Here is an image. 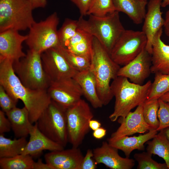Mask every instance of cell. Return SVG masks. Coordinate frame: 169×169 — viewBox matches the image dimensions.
<instances>
[{
	"label": "cell",
	"instance_id": "c3c4849f",
	"mask_svg": "<svg viewBox=\"0 0 169 169\" xmlns=\"http://www.w3.org/2000/svg\"><path fill=\"white\" fill-rule=\"evenodd\" d=\"M144 0V1H147V0Z\"/></svg>",
	"mask_w": 169,
	"mask_h": 169
},
{
	"label": "cell",
	"instance_id": "ac0fdd59",
	"mask_svg": "<svg viewBox=\"0 0 169 169\" xmlns=\"http://www.w3.org/2000/svg\"><path fill=\"white\" fill-rule=\"evenodd\" d=\"M84 156L78 147L51 151L44 156L53 169H79Z\"/></svg>",
	"mask_w": 169,
	"mask_h": 169
},
{
	"label": "cell",
	"instance_id": "8992f818",
	"mask_svg": "<svg viewBox=\"0 0 169 169\" xmlns=\"http://www.w3.org/2000/svg\"><path fill=\"white\" fill-rule=\"evenodd\" d=\"M28 0H0V32L29 29L35 22Z\"/></svg>",
	"mask_w": 169,
	"mask_h": 169
},
{
	"label": "cell",
	"instance_id": "8fae6325",
	"mask_svg": "<svg viewBox=\"0 0 169 169\" xmlns=\"http://www.w3.org/2000/svg\"><path fill=\"white\" fill-rule=\"evenodd\" d=\"M47 91L52 100L66 109L74 105L83 95L80 87L73 78L51 81Z\"/></svg>",
	"mask_w": 169,
	"mask_h": 169
},
{
	"label": "cell",
	"instance_id": "52a82bcc",
	"mask_svg": "<svg viewBox=\"0 0 169 169\" xmlns=\"http://www.w3.org/2000/svg\"><path fill=\"white\" fill-rule=\"evenodd\" d=\"M66 110L52 100L36 122L43 134L64 147L68 142Z\"/></svg>",
	"mask_w": 169,
	"mask_h": 169
},
{
	"label": "cell",
	"instance_id": "484cf974",
	"mask_svg": "<svg viewBox=\"0 0 169 169\" xmlns=\"http://www.w3.org/2000/svg\"><path fill=\"white\" fill-rule=\"evenodd\" d=\"M28 141L26 138L11 139L0 134V158H10L21 154Z\"/></svg>",
	"mask_w": 169,
	"mask_h": 169
},
{
	"label": "cell",
	"instance_id": "7bdbcfd3",
	"mask_svg": "<svg viewBox=\"0 0 169 169\" xmlns=\"http://www.w3.org/2000/svg\"><path fill=\"white\" fill-rule=\"evenodd\" d=\"M164 21L163 26L164 32L166 36L169 38V9L166 13Z\"/></svg>",
	"mask_w": 169,
	"mask_h": 169
},
{
	"label": "cell",
	"instance_id": "d590c367",
	"mask_svg": "<svg viewBox=\"0 0 169 169\" xmlns=\"http://www.w3.org/2000/svg\"><path fill=\"white\" fill-rule=\"evenodd\" d=\"M18 101L11 97L0 85V106L2 111L6 113L16 107Z\"/></svg>",
	"mask_w": 169,
	"mask_h": 169
},
{
	"label": "cell",
	"instance_id": "f6af8a7d",
	"mask_svg": "<svg viewBox=\"0 0 169 169\" xmlns=\"http://www.w3.org/2000/svg\"><path fill=\"white\" fill-rule=\"evenodd\" d=\"M160 98L164 101L169 103V91L164 94Z\"/></svg>",
	"mask_w": 169,
	"mask_h": 169
},
{
	"label": "cell",
	"instance_id": "4fadbf2b",
	"mask_svg": "<svg viewBox=\"0 0 169 169\" xmlns=\"http://www.w3.org/2000/svg\"><path fill=\"white\" fill-rule=\"evenodd\" d=\"M151 54L144 49L134 59L120 67L117 76L126 78L131 82L142 84L151 73Z\"/></svg>",
	"mask_w": 169,
	"mask_h": 169
},
{
	"label": "cell",
	"instance_id": "d6986e66",
	"mask_svg": "<svg viewBox=\"0 0 169 169\" xmlns=\"http://www.w3.org/2000/svg\"><path fill=\"white\" fill-rule=\"evenodd\" d=\"M30 139L21 154L32 156H38L43 151H60L64 147L49 138L38 129L36 123L31 131Z\"/></svg>",
	"mask_w": 169,
	"mask_h": 169
},
{
	"label": "cell",
	"instance_id": "5b68a950",
	"mask_svg": "<svg viewBox=\"0 0 169 169\" xmlns=\"http://www.w3.org/2000/svg\"><path fill=\"white\" fill-rule=\"evenodd\" d=\"M15 73L23 84L32 90H47L51 81L44 69L41 54L29 49L26 56L13 62Z\"/></svg>",
	"mask_w": 169,
	"mask_h": 169
},
{
	"label": "cell",
	"instance_id": "9a60e30c",
	"mask_svg": "<svg viewBox=\"0 0 169 169\" xmlns=\"http://www.w3.org/2000/svg\"><path fill=\"white\" fill-rule=\"evenodd\" d=\"M118 149L103 141L101 146L93 150V158L96 163H102L111 169H131L135 165L132 159L120 156Z\"/></svg>",
	"mask_w": 169,
	"mask_h": 169
},
{
	"label": "cell",
	"instance_id": "44dd1931",
	"mask_svg": "<svg viewBox=\"0 0 169 169\" xmlns=\"http://www.w3.org/2000/svg\"><path fill=\"white\" fill-rule=\"evenodd\" d=\"M73 78L80 87L84 95L94 108L103 105L98 95L97 84L95 75L90 68L78 71Z\"/></svg>",
	"mask_w": 169,
	"mask_h": 169
},
{
	"label": "cell",
	"instance_id": "f35d334b",
	"mask_svg": "<svg viewBox=\"0 0 169 169\" xmlns=\"http://www.w3.org/2000/svg\"><path fill=\"white\" fill-rule=\"evenodd\" d=\"M5 113L2 110H0V134H4L12 129L11 123L6 117Z\"/></svg>",
	"mask_w": 169,
	"mask_h": 169
},
{
	"label": "cell",
	"instance_id": "bcb514c9",
	"mask_svg": "<svg viewBox=\"0 0 169 169\" xmlns=\"http://www.w3.org/2000/svg\"><path fill=\"white\" fill-rule=\"evenodd\" d=\"M162 130L166 138L169 141V127L166 128Z\"/></svg>",
	"mask_w": 169,
	"mask_h": 169
},
{
	"label": "cell",
	"instance_id": "7c38bea8",
	"mask_svg": "<svg viewBox=\"0 0 169 169\" xmlns=\"http://www.w3.org/2000/svg\"><path fill=\"white\" fill-rule=\"evenodd\" d=\"M44 70L51 81L73 78L78 72L71 66L56 48L41 54Z\"/></svg>",
	"mask_w": 169,
	"mask_h": 169
},
{
	"label": "cell",
	"instance_id": "ffe728a7",
	"mask_svg": "<svg viewBox=\"0 0 169 169\" xmlns=\"http://www.w3.org/2000/svg\"><path fill=\"white\" fill-rule=\"evenodd\" d=\"M162 29L156 35L151 53V73L169 74V45L162 40Z\"/></svg>",
	"mask_w": 169,
	"mask_h": 169
},
{
	"label": "cell",
	"instance_id": "ab89813d",
	"mask_svg": "<svg viewBox=\"0 0 169 169\" xmlns=\"http://www.w3.org/2000/svg\"><path fill=\"white\" fill-rule=\"evenodd\" d=\"M33 169H53L51 166L46 162L43 163L41 159H39L37 162H34Z\"/></svg>",
	"mask_w": 169,
	"mask_h": 169
},
{
	"label": "cell",
	"instance_id": "7402d4cb",
	"mask_svg": "<svg viewBox=\"0 0 169 169\" xmlns=\"http://www.w3.org/2000/svg\"><path fill=\"white\" fill-rule=\"evenodd\" d=\"M157 131L151 130L144 134L138 136H125L113 140H108L111 146L123 151L126 157L129 158L131 152L135 150H145L144 144L152 138Z\"/></svg>",
	"mask_w": 169,
	"mask_h": 169
},
{
	"label": "cell",
	"instance_id": "d6a6232c",
	"mask_svg": "<svg viewBox=\"0 0 169 169\" xmlns=\"http://www.w3.org/2000/svg\"><path fill=\"white\" fill-rule=\"evenodd\" d=\"M115 11L113 0H92L87 15L103 16Z\"/></svg>",
	"mask_w": 169,
	"mask_h": 169
},
{
	"label": "cell",
	"instance_id": "4dcf8cb0",
	"mask_svg": "<svg viewBox=\"0 0 169 169\" xmlns=\"http://www.w3.org/2000/svg\"><path fill=\"white\" fill-rule=\"evenodd\" d=\"M56 47L69 64L78 71L90 68L91 60L89 59L72 53L60 45Z\"/></svg>",
	"mask_w": 169,
	"mask_h": 169
},
{
	"label": "cell",
	"instance_id": "ee69618b",
	"mask_svg": "<svg viewBox=\"0 0 169 169\" xmlns=\"http://www.w3.org/2000/svg\"><path fill=\"white\" fill-rule=\"evenodd\" d=\"M89 125L90 128L94 131L100 127L101 124L97 120L92 119L90 121Z\"/></svg>",
	"mask_w": 169,
	"mask_h": 169
},
{
	"label": "cell",
	"instance_id": "9c48e42d",
	"mask_svg": "<svg viewBox=\"0 0 169 169\" xmlns=\"http://www.w3.org/2000/svg\"><path fill=\"white\" fill-rule=\"evenodd\" d=\"M66 115L68 142L78 147L90 131L89 122L94 115L88 104L81 99L66 110Z\"/></svg>",
	"mask_w": 169,
	"mask_h": 169
},
{
	"label": "cell",
	"instance_id": "603a6c76",
	"mask_svg": "<svg viewBox=\"0 0 169 169\" xmlns=\"http://www.w3.org/2000/svg\"><path fill=\"white\" fill-rule=\"evenodd\" d=\"M6 114L16 137L26 138L29 135L34 125L30 121L28 111L25 106L22 108L15 107Z\"/></svg>",
	"mask_w": 169,
	"mask_h": 169
},
{
	"label": "cell",
	"instance_id": "e0dca14e",
	"mask_svg": "<svg viewBox=\"0 0 169 169\" xmlns=\"http://www.w3.org/2000/svg\"><path fill=\"white\" fill-rule=\"evenodd\" d=\"M143 103L138 106L134 111H130L127 114L124 120L120 124V126L112 134L108 140H114L136 133H144L153 130L146 123L144 119Z\"/></svg>",
	"mask_w": 169,
	"mask_h": 169
},
{
	"label": "cell",
	"instance_id": "836d02e7",
	"mask_svg": "<svg viewBox=\"0 0 169 169\" xmlns=\"http://www.w3.org/2000/svg\"><path fill=\"white\" fill-rule=\"evenodd\" d=\"M152 154L146 152L136 153L134 155L135 160L138 163L137 169H168L165 163H159L151 158Z\"/></svg>",
	"mask_w": 169,
	"mask_h": 169
},
{
	"label": "cell",
	"instance_id": "277c9868",
	"mask_svg": "<svg viewBox=\"0 0 169 169\" xmlns=\"http://www.w3.org/2000/svg\"><path fill=\"white\" fill-rule=\"evenodd\" d=\"M86 20L80 16L78 28L96 38L110 54L120 35L125 30L120 19L119 12L115 11L103 16L89 15Z\"/></svg>",
	"mask_w": 169,
	"mask_h": 169
},
{
	"label": "cell",
	"instance_id": "f1b7e54d",
	"mask_svg": "<svg viewBox=\"0 0 169 169\" xmlns=\"http://www.w3.org/2000/svg\"><path fill=\"white\" fill-rule=\"evenodd\" d=\"M155 74L154 80L151 83L147 100L158 99L169 91V74L157 73Z\"/></svg>",
	"mask_w": 169,
	"mask_h": 169
},
{
	"label": "cell",
	"instance_id": "30bf717a",
	"mask_svg": "<svg viewBox=\"0 0 169 169\" xmlns=\"http://www.w3.org/2000/svg\"><path fill=\"white\" fill-rule=\"evenodd\" d=\"M147 42L142 31L125 30L112 48L110 56L117 64L123 66L139 54L145 48Z\"/></svg>",
	"mask_w": 169,
	"mask_h": 169
},
{
	"label": "cell",
	"instance_id": "83f0119b",
	"mask_svg": "<svg viewBox=\"0 0 169 169\" xmlns=\"http://www.w3.org/2000/svg\"><path fill=\"white\" fill-rule=\"evenodd\" d=\"M34 161L29 155L20 154L10 158H0L1 169H33Z\"/></svg>",
	"mask_w": 169,
	"mask_h": 169
},
{
	"label": "cell",
	"instance_id": "7dc6e473",
	"mask_svg": "<svg viewBox=\"0 0 169 169\" xmlns=\"http://www.w3.org/2000/svg\"><path fill=\"white\" fill-rule=\"evenodd\" d=\"M169 5V0H162L161 6L165 7Z\"/></svg>",
	"mask_w": 169,
	"mask_h": 169
},
{
	"label": "cell",
	"instance_id": "5bb4252c",
	"mask_svg": "<svg viewBox=\"0 0 169 169\" xmlns=\"http://www.w3.org/2000/svg\"><path fill=\"white\" fill-rule=\"evenodd\" d=\"M162 1V0H150L147 4V9L142 31L147 38L146 49L151 54L154 38L157 33L162 29L164 24L161 9Z\"/></svg>",
	"mask_w": 169,
	"mask_h": 169
},
{
	"label": "cell",
	"instance_id": "cb8c5ba5",
	"mask_svg": "<svg viewBox=\"0 0 169 169\" xmlns=\"http://www.w3.org/2000/svg\"><path fill=\"white\" fill-rule=\"evenodd\" d=\"M115 11L125 14L136 24L144 21L147 1L142 0H113Z\"/></svg>",
	"mask_w": 169,
	"mask_h": 169
},
{
	"label": "cell",
	"instance_id": "1f68e13d",
	"mask_svg": "<svg viewBox=\"0 0 169 169\" xmlns=\"http://www.w3.org/2000/svg\"><path fill=\"white\" fill-rule=\"evenodd\" d=\"M78 28V20L66 18L58 30L60 45L65 47L69 41L76 34Z\"/></svg>",
	"mask_w": 169,
	"mask_h": 169
},
{
	"label": "cell",
	"instance_id": "4316f807",
	"mask_svg": "<svg viewBox=\"0 0 169 169\" xmlns=\"http://www.w3.org/2000/svg\"><path fill=\"white\" fill-rule=\"evenodd\" d=\"M147 151L162 158L169 169V141L163 131H160L151 141L147 142Z\"/></svg>",
	"mask_w": 169,
	"mask_h": 169
},
{
	"label": "cell",
	"instance_id": "ba28073f",
	"mask_svg": "<svg viewBox=\"0 0 169 169\" xmlns=\"http://www.w3.org/2000/svg\"><path fill=\"white\" fill-rule=\"evenodd\" d=\"M59 22L55 12L44 20L35 22L29 28L25 41L29 49L41 54L60 45L57 30Z\"/></svg>",
	"mask_w": 169,
	"mask_h": 169
},
{
	"label": "cell",
	"instance_id": "b9f144b4",
	"mask_svg": "<svg viewBox=\"0 0 169 169\" xmlns=\"http://www.w3.org/2000/svg\"><path fill=\"white\" fill-rule=\"evenodd\" d=\"M106 131V130L105 128L100 127L94 131L93 133V136L96 139H101L105 136Z\"/></svg>",
	"mask_w": 169,
	"mask_h": 169
},
{
	"label": "cell",
	"instance_id": "2e32d148",
	"mask_svg": "<svg viewBox=\"0 0 169 169\" xmlns=\"http://www.w3.org/2000/svg\"><path fill=\"white\" fill-rule=\"evenodd\" d=\"M27 35L20 34L18 31L8 30L0 32V59H7L14 62L25 57L22 44Z\"/></svg>",
	"mask_w": 169,
	"mask_h": 169
},
{
	"label": "cell",
	"instance_id": "74e56055",
	"mask_svg": "<svg viewBox=\"0 0 169 169\" xmlns=\"http://www.w3.org/2000/svg\"><path fill=\"white\" fill-rule=\"evenodd\" d=\"M78 8L80 16L87 15V13L92 0H70Z\"/></svg>",
	"mask_w": 169,
	"mask_h": 169
},
{
	"label": "cell",
	"instance_id": "8d00e7d4",
	"mask_svg": "<svg viewBox=\"0 0 169 169\" xmlns=\"http://www.w3.org/2000/svg\"><path fill=\"white\" fill-rule=\"evenodd\" d=\"M93 151L90 149L87 150L86 154L84 157L79 169H95L97 164L93 158Z\"/></svg>",
	"mask_w": 169,
	"mask_h": 169
},
{
	"label": "cell",
	"instance_id": "6da1fadb",
	"mask_svg": "<svg viewBox=\"0 0 169 169\" xmlns=\"http://www.w3.org/2000/svg\"><path fill=\"white\" fill-rule=\"evenodd\" d=\"M13 62L8 59H0V85L13 98L22 101L30 122L35 123L52 100L47 90H32L24 86L15 73Z\"/></svg>",
	"mask_w": 169,
	"mask_h": 169
},
{
	"label": "cell",
	"instance_id": "7a4b0ae2",
	"mask_svg": "<svg viewBox=\"0 0 169 169\" xmlns=\"http://www.w3.org/2000/svg\"><path fill=\"white\" fill-rule=\"evenodd\" d=\"M152 82L150 80L144 84L130 82L126 77L118 76L110 84L112 93L115 101L113 112L109 116L110 120L118 119L120 124L131 110L147 99Z\"/></svg>",
	"mask_w": 169,
	"mask_h": 169
},
{
	"label": "cell",
	"instance_id": "3957f363",
	"mask_svg": "<svg viewBox=\"0 0 169 169\" xmlns=\"http://www.w3.org/2000/svg\"><path fill=\"white\" fill-rule=\"evenodd\" d=\"M120 67L94 37L90 68L95 78L98 95L103 105H107L114 97L110 83L118 76Z\"/></svg>",
	"mask_w": 169,
	"mask_h": 169
},
{
	"label": "cell",
	"instance_id": "f546056e",
	"mask_svg": "<svg viewBox=\"0 0 169 169\" xmlns=\"http://www.w3.org/2000/svg\"><path fill=\"white\" fill-rule=\"evenodd\" d=\"M158 99L146 100L143 103V115L145 121L152 129L156 131L159 125L157 116L159 106Z\"/></svg>",
	"mask_w": 169,
	"mask_h": 169
},
{
	"label": "cell",
	"instance_id": "60d3db41",
	"mask_svg": "<svg viewBox=\"0 0 169 169\" xmlns=\"http://www.w3.org/2000/svg\"><path fill=\"white\" fill-rule=\"evenodd\" d=\"M31 3L33 9L44 8L47 4V0H28Z\"/></svg>",
	"mask_w": 169,
	"mask_h": 169
},
{
	"label": "cell",
	"instance_id": "e575fe53",
	"mask_svg": "<svg viewBox=\"0 0 169 169\" xmlns=\"http://www.w3.org/2000/svg\"><path fill=\"white\" fill-rule=\"evenodd\" d=\"M158 100L159 106L157 116L159 125L157 131H160L169 127V103L164 101L160 98Z\"/></svg>",
	"mask_w": 169,
	"mask_h": 169
},
{
	"label": "cell",
	"instance_id": "d4e9b609",
	"mask_svg": "<svg viewBox=\"0 0 169 169\" xmlns=\"http://www.w3.org/2000/svg\"><path fill=\"white\" fill-rule=\"evenodd\" d=\"M94 38L91 34L78 28L76 34L64 48L91 60Z\"/></svg>",
	"mask_w": 169,
	"mask_h": 169
}]
</instances>
